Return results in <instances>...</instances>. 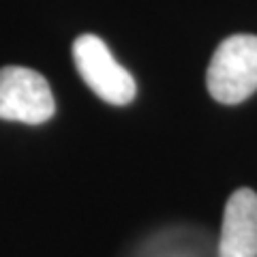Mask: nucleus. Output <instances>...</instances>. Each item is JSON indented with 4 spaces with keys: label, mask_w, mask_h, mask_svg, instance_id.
Listing matches in <instances>:
<instances>
[{
    "label": "nucleus",
    "mask_w": 257,
    "mask_h": 257,
    "mask_svg": "<svg viewBox=\"0 0 257 257\" xmlns=\"http://www.w3.org/2000/svg\"><path fill=\"white\" fill-rule=\"evenodd\" d=\"M206 86L214 101L238 105L257 90V37L231 35L223 39L206 71Z\"/></svg>",
    "instance_id": "1"
},
{
    "label": "nucleus",
    "mask_w": 257,
    "mask_h": 257,
    "mask_svg": "<svg viewBox=\"0 0 257 257\" xmlns=\"http://www.w3.org/2000/svg\"><path fill=\"white\" fill-rule=\"evenodd\" d=\"M73 60L79 77L99 99L116 107L128 105L135 99V79L122 64H118L101 37H77L73 43Z\"/></svg>",
    "instance_id": "2"
},
{
    "label": "nucleus",
    "mask_w": 257,
    "mask_h": 257,
    "mask_svg": "<svg viewBox=\"0 0 257 257\" xmlns=\"http://www.w3.org/2000/svg\"><path fill=\"white\" fill-rule=\"evenodd\" d=\"M56 111L47 79L26 67L0 69V120L43 124Z\"/></svg>",
    "instance_id": "3"
},
{
    "label": "nucleus",
    "mask_w": 257,
    "mask_h": 257,
    "mask_svg": "<svg viewBox=\"0 0 257 257\" xmlns=\"http://www.w3.org/2000/svg\"><path fill=\"white\" fill-rule=\"evenodd\" d=\"M219 257H257V193L238 189L223 212Z\"/></svg>",
    "instance_id": "4"
}]
</instances>
